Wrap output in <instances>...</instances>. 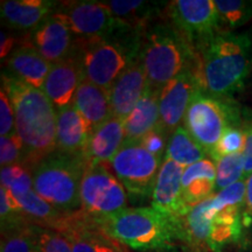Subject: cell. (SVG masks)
Segmentation results:
<instances>
[{"label": "cell", "instance_id": "cell-1", "mask_svg": "<svg viewBox=\"0 0 252 252\" xmlns=\"http://www.w3.org/2000/svg\"><path fill=\"white\" fill-rule=\"evenodd\" d=\"M245 180L217 191L178 220V236L191 252H222L244 237Z\"/></svg>", "mask_w": 252, "mask_h": 252}, {"label": "cell", "instance_id": "cell-2", "mask_svg": "<svg viewBox=\"0 0 252 252\" xmlns=\"http://www.w3.org/2000/svg\"><path fill=\"white\" fill-rule=\"evenodd\" d=\"M1 88L14 109L15 134L25 152V166L33 168L56 151L58 110L42 90L8 71L1 72Z\"/></svg>", "mask_w": 252, "mask_h": 252}, {"label": "cell", "instance_id": "cell-3", "mask_svg": "<svg viewBox=\"0 0 252 252\" xmlns=\"http://www.w3.org/2000/svg\"><path fill=\"white\" fill-rule=\"evenodd\" d=\"M195 74L204 93L231 98L243 89L252 70L249 33L220 32L196 53Z\"/></svg>", "mask_w": 252, "mask_h": 252}, {"label": "cell", "instance_id": "cell-4", "mask_svg": "<svg viewBox=\"0 0 252 252\" xmlns=\"http://www.w3.org/2000/svg\"><path fill=\"white\" fill-rule=\"evenodd\" d=\"M144 34L126 31L111 36L76 37L74 55L84 78L109 93L113 83L140 54Z\"/></svg>", "mask_w": 252, "mask_h": 252}, {"label": "cell", "instance_id": "cell-5", "mask_svg": "<svg viewBox=\"0 0 252 252\" xmlns=\"http://www.w3.org/2000/svg\"><path fill=\"white\" fill-rule=\"evenodd\" d=\"M98 220L111 237L137 251H171L179 242L176 222L152 207L125 208Z\"/></svg>", "mask_w": 252, "mask_h": 252}, {"label": "cell", "instance_id": "cell-6", "mask_svg": "<svg viewBox=\"0 0 252 252\" xmlns=\"http://www.w3.org/2000/svg\"><path fill=\"white\" fill-rule=\"evenodd\" d=\"M140 60L149 86L161 90L168 82L196 67V54L187 40L169 23L154 24L145 32Z\"/></svg>", "mask_w": 252, "mask_h": 252}, {"label": "cell", "instance_id": "cell-7", "mask_svg": "<svg viewBox=\"0 0 252 252\" xmlns=\"http://www.w3.org/2000/svg\"><path fill=\"white\" fill-rule=\"evenodd\" d=\"M83 158L54 152L33 168V188L47 202L63 213L81 210Z\"/></svg>", "mask_w": 252, "mask_h": 252}, {"label": "cell", "instance_id": "cell-8", "mask_svg": "<svg viewBox=\"0 0 252 252\" xmlns=\"http://www.w3.org/2000/svg\"><path fill=\"white\" fill-rule=\"evenodd\" d=\"M243 109L232 98L216 97L200 90L186 113L184 126L208 157L230 126H241Z\"/></svg>", "mask_w": 252, "mask_h": 252}, {"label": "cell", "instance_id": "cell-9", "mask_svg": "<svg viewBox=\"0 0 252 252\" xmlns=\"http://www.w3.org/2000/svg\"><path fill=\"white\" fill-rule=\"evenodd\" d=\"M163 162L141 144H124L106 167L122 182L132 200L151 198Z\"/></svg>", "mask_w": 252, "mask_h": 252}, {"label": "cell", "instance_id": "cell-10", "mask_svg": "<svg viewBox=\"0 0 252 252\" xmlns=\"http://www.w3.org/2000/svg\"><path fill=\"white\" fill-rule=\"evenodd\" d=\"M128 195L105 165H88L81 181V210L102 220L127 208Z\"/></svg>", "mask_w": 252, "mask_h": 252}, {"label": "cell", "instance_id": "cell-11", "mask_svg": "<svg viewBox=\"0 0 252 252\" xmlns=\"http://www.w3.org/2000/svg\"><path fill=\"white\" fill-rule=\"evenodd\" d=\"M165 15L195 54L222 32L214 0H173L167 2Z\"/></svg>", "mask_w": 252, "mask_h": 252}, {"label": "cell", "instance_id": "cell-12", "mask_svg": "<svg viewBox=\"0 0 252 252\" xmlns=\"http://www.w3.org/2000/svg\"><path fill=\"white\" fill-rule=\"evenodd\" d=\"M76 37L111 36L132 31L113 15L104 1H62L58 11Z\"/></svg>", "mask_w": 252, "mask_h": 252}, {"label": "cell", "instance_id": "cell-13", "mask_svg": "<svg viewBox=\"0 0 252 252\" xmlns=\"http://www.w3.org/2000/svg\"><path fill=\"white\" fill-rule=\"evenodd\" d=\"M53 230L64 236L72 252H128L105 231L98 220L82 210L65 214Z\"/></svg>", "mask_w": 252, "mask_h": 252}, {"label": "cell", "instance_id": "cell-14", "mask_svg": "<svg viewBox=\"0 0 252 252\" xmlns=\"http://www.w3.org/2000/svg\"><path fill=\"white\" fill-rule=\"evenodd\" d=\"M201 89L195 69H189L176 76L160 90V122L158 128L171 137L184 124L186 113L194 96Z\"/></svg>", "mask_w": 252, "mask_h": 252}, {"label": "cell", "instance_id": "cell-15", "mask_svg": "<svg viewBox=\"0 0 252 252\" xmlns=\"http://www.w3.org/2000/svg\"><path fill=\"white\" fill-rule=\"evenodd\" d=\"M184 171V167L165 158L151 196V207L174 222L180 220L190 210L182 195Z\"/></svg>", "mask_w": 252, "mask_h": 252}, {"label": "cell", "instance_id": "cell-16", "mask_svg": "<svg viewBox=\"0 0 252 252\" xmlns=\"http://www.w3.org/2000/svg\"><path fill=\"white\" fill-rule=\"evenodd\" d=\"M76 36L61 17L54 13L31 33L30 42L52 64L74 54Z\"/></svg>", "mask_w": 252, "mask_h": 252}, {"label": "cell", "instance_id": "cell-17", "mask_svg": "<svg viewBox=\"0 0 252 252\" xmlns=\"http://www.w3.org/2000/svg\"><path fill=\"white\" fill-rule=\"evenodd\" d=\"M147 87L149 81L146 71L140 56H138L109 91L113 116L125 121L143 97Z\"/></svg>", "mask_w": 252, "mask_h": 252}, {"label": "cell", "instance_id": "cell-18", "mask_svg": "<svg viewBox=\"0 0 252 252\" xmlns=\"http://www.w3.org/2000/svg\"><path fill=\"white\" fill-rule=\"evenodd\" d=\"M84 74L76 56L52 65L42 91L53 103L56 110L67 108L74 102L75 94L83 81Z\"/></svg>", "mask_w": 252, "mask_h": 252}, {"label": "cell", "instance_id": "cell-19", "mask_svg": "<svg viewBox=\"0 0 252 252\" xmlns=\"http://www.w3.org/2000/svg\"><path fill=\"white\" fill-rule=\"evenodd\" d=\"M60 2L50 0H5L0 14L6 27L12 31L33 32L58 11Z\"/></svg>", "mask_w": 252, "mask_h": 252}, {"label": "cell", "instance_id": "cell-20", "mask_svg": "<svg viewBox=\"0 0 252 252\" xmlns=\"http://www.w3.org/2000/svg\"><path fill=\"white\" fill-rule=\"evenodd\" d=\"M125 143L124 119L113 116L94 127L88 140L83 158L86 165H108Z\"/></svg>", "mask_w": 252, "mask_h": 252}, {"label": "cell", "instance_id": "cell-21", "mask_svg": "<svg viewBox=\"0 0 252 252\" xmlns=\"http://www.w3.org/2000/svg\"><path fill=\"white\" fill-rule=\"evenodd\" d=\"M91 127L74 105L58 110L56 151L68 156L82 157L91 134Z\"/></svg>", "mask_w": 252, "mask_h": 252}, {"label": "cell", "instance_id": "cell-22", "mask_svg": "<svg viewBox=\"0 0 252 252\" xmlns=\"http://www.w3.org/2000/svg\"><path fill=\"white\" fill-rule=\"evenodd\" d=\"M159 97L160 90L147 87L143 97L124 121V144H139L146 135L157 130L160 122Z\"/></svg>", "mask_w": 252, "mask_h": 252}, {"label": "cell", "instance_id": "cell-23", "mask_svg": "<svg viewBox=\"0 0 252 252\" xmlns=\"http://www.w3.org/2000/svg\"><path fill=\"white\" fill-rule=\"evenodd\" d=\"M6 63L9 74L40 90H42L53 65L30 42H25L15 48Z\"/></svg>", "mask_w": 252, "mask_h": 252}, {"label": "cell", "instance_id": "cell-24", "mask_svg": "<svg viewBox=\"0 0 252 252\" xmlns=\"http://www.w3.org/2000/svg\"><path fill=\"white\" fill-rule=\"evenodd\" d=\"M113 15L132 31L145 34L158 18L165 14L167 2L144 0H109L104 1Z\"/></svg>", "mask_w": 252, "mask_h": 252}, {"label": "cell", "instance_id": "cell-25", "mask_svg": "<svg viewBox=\"0 0 252 252\" xmlns=\"http://www.w3.org/2000/svg\"><path fill=\"white\" fill-rule=\"evenodd\" d=\"M216 193V165L210 158L186 167L182 174V195L189 208Z\"/></svg>", "mask_w": 252, "mask_h": 252}, {"label": "cell", "instance_id": "cell-26", "mask_svg": "<svg viewBox=\"0 0 252 252\" xmlns=\"http://www.w3.org/2000/svg\"><path fill=\"white\" fill-rule=\"evenodd\" d=\"M72 105L86 119L91 130L113 117L110 94L106 90L83 78L75 94Z\"/></svg>", "mask_w": 252, "mask_h": 252}, {"label": "cell", "instance_id": "cell-27", "mask_svg": "<svg viewBox=\"0 0 252 252\" xmlns=\"http://www.w3.org/2000/svg\"><path fill=\"white\" fill-rule=\"evenodd\" d=\"M15 200L18 201L25 217L33 225L54 229L62 217L67 214L40 197L34 189L25 195L15 197Z\"/></svg>", "mask_w": 252, "mask_h": 252}, {"label": "cell", "instance_id": "cell-28", "mask_svg": "<svg viewBox=\"0 0 252 252\" xmlns=\"http://www.w3.org/2000/svg\"><path fill=\"white\" fill-rule=\"evenodd\" d=\"M165 158L186 168L209 157L182 125L169 137Z\"/></svg>", "mask_w": 252, "mask_h": 252}, {"label": "cell", "instance_id": "cell-29", "mask_svg": "<svg viewBox=\"0 0 252 252\" xmlns=\"http://www.w3.org/2000/svg\"><path fill=\"white\" fill-rule=\"evenodd\" d=\"M222 32H235L252 20V0H214Z\"/></svg>", "mask_w": 252, "mask_h": 252}, {"label": "cell", "instance_id": "cell-30", "mask_svg": "<svg viewBox=\"0 0 252 252\" xmlns=\"http://www.w3.org/2000/svg\"><path fill=\"white\" fill-rule=\"evenodd\" d=\"M0 223L1 235L32 225L21 212L15 197L2 186H0Z\"/></svg>", "mask_w": 252, "mask_h": 252}, {"label": "cell", "instance_id": "cell-31", "mask_svg": "<svg viewBox=\"0 0 252 252\" xmlns=\"http://www.w3.org/2000/svg\"><path fill=\"white\" fill-rule=\"evenodd\" d=\"M216 165V193L242 180L244 175L243 154L236 153L215 160Z\"/></svg>", "mask_w": 252, "mask_h": 252}, {"label": "cell", "instance_id": "cell-32", "mask_svg": "<svg viewBox=\"0 0 252 252\" xmlns=\"http://www.w3.org/2000/svg\"><path fill=\"white\" fill-rule=\"evenodd\" d=\"M1 186L14 197L33 190V171L24 165H13L1 168L0 173Z\"/></svg>", "mask_w": 252, "mask_h": 252}, {"label": "cell", "instance_id": "cell-33", "mask_svg": "<svg viewBox=\"0 0 252 252\" xmlns=\"http://www.w3.org/2000/svg\"><path fill=\"white\" fill-rule=\"evenodd\" d=\"M0 252H41L31 225L1 235Z\"/></svg>", "mask_w": 252, "mask_h": 252}, {"label": "cell", "instance_id": "cell-34", "mask_svg": "<svg viewBox=\"0 0 252 252\" xmlns=\"http://www.w3.org/2000/svg\"><path fill=\"white\" fill-rule=\"evenodd\" d=\"M244 149V132L241 126H230L222 134L220 139L210 154V159L214 161L219 158L242 153Z\"/></svg>", "mask_w": 252, "mask_h": 252}, {"label": "cell", "instance_id": "cell-35", "mask_svg": "<svg viewBox=\"0 0 252 252\" xmlns=\"http://www.w3.org/2000/svg\"><path fill=\"white\" fill-rule=\"evenodd\" d=\"M31 228L41 252H72L69 242L56 230L33 224Z\"/></svg>", "mask_w": 252, "mask_h": 252}, {"label": "cell", "instance_id": "cell-36", "mask_svg": "<svg viewBox=\"0 0 252 252\" xmlns=\"http://www.w3.org/2000/svg\"><path fill=\"white\" fill-rule=\"evenodd\" d=\"M0 165L1 168L13 165L25 166L24 147L17 134L0 137Z\"/></svg>", "mask_w": 252, "mask_h": 252}, {"label": "cell", "instance_id": "cell-37", "mask_svg": "<svg viewBox=\"0 0 252 252\" xmlns=\"http://www.w3.org/2000/svg\"><path fill=\"white\" fill-rule=\"evenodd\" d=\"M15 134V115L14 109L9 100L8 94L2 89L0 90V135L11 137Z\"/></svg>", "mask_w": 252, "mask_h": 252}, {"label": "cell", "instance_id": "cell-38", "mask_svg": "<svg viewBox=\"0 0 252 252\" xmlns=\"http://www.w3.org/2000/svg\"><path fill=\"white\" fill-rule=\"evenodd\" d=\"M242 130L244 132V175L245 179L252 174V111L243 110L242 115Z\"/></svg>", "mask_w": 252, "mask_h": 252}, {"label": "cell", "instance_id": "cell-39", "mask_svg": "<svg viewBox=\"0 0 252 252\" xmlns=\"http://www.w3.org/2000/svg\"><path fill=\"white\" fill-rule=\"evenodd\" d=\"M168 139L169 137H167L161 130L157 128V130L151 132L149 135H146L139 144L143 145L145 149L150 151L151 153H153L154 156L165 160Z\"/></svg>", "mask_w": 252, "mask_h": 252}, {"label": "cell", "instance_id": "cell-40", "mask_svg": "<svg viewBox=\"0 0 252 252\" xmlns=\"http://www.w3.org/2000/svg\"><path fill=\"white\" fill-rule=\"evenodd\" d=\"M245 200L243 209L244 231H252V174L245 180Z\"/></svg>", "mask_w": 252, "mask_h": 252}, {"label": "cell", "instance_id": "cell-41", "mask_svg": "<svg viewBox=\"0 0 252 252\" xmlns=\"http://www.w3.org/2000/svg\"><path fill=\"white\" fill-rule=\"evenodd\" d=\"M1 39H0V58L1 60L8 59V56L15 50V43H17V37L12 33L1 31L0 34Z\"/></svg>", "mask_w": 252, "mask_h": 252}, {"label": "cell", "instance_id": "cell-42", "mask_svg": "<svg viewBox=\"0 0 252 252\" xmlns=\"http://www.w3.org/2000/svg\"><path fill=\"white\" fill-rule=\"evenodd\" d=\"M249 35H250V37H251V41H252V28H251V31L249 32Z\"/></svg>", "mask_w": 252, "mask_h": 252}]
</instances>
